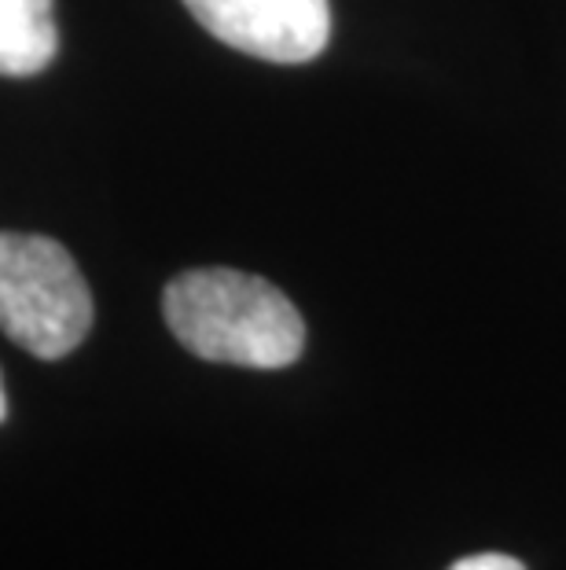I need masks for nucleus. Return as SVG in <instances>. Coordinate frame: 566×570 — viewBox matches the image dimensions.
Wrapping results in <instances>:
<instances>
[{"mask_svg":"<svg viewBox=\"0 0 566 570\" xmlns=\"http://www.w3.org/2000/svg\"><path fill=\"white\" fill-rule=\"evenodd\" d=\"M449 570H526L515 556H504V552H478V556H464L456 560Z\"/></svg>","mask_w":566,"mask_h":570,"instance_id":"5","label":"nucleus"},{"mask_svg":"<svg viewBox=\"0 0 566 570\" xmlns=\"http://www.w3.org/2000/svg\"><path fill=\"white\" fill-rule=\"evenodd\" d=\"M52 0H0V78H33L56 59Z\"/></svg>","mask_w":566,"mask_h":570,"instance_id":"4","label":"nucleus"},{"mask_svg":"<svg viewBox=\"0 0 566 570\" xmlns=\"http://www.w3.org/2000/svg\"><path fill=\"white\" fill-rule=\"evenodd\" d=\"M196 22L236 52L309 63L331 41L328 0H185Z\"/></svg>","mask_w":566,"mask_h":570,"instance_id":"3","label":"nucleus"},{"mask_svg":"<svg viewBox=\"0 0 566 570\" xmlns=\"http://www.w3.org/2000/svg\"><path fill=\"white\" fill-rule=\"evenodd\" d=\"M92 295L63 244L0 233V332L27 354L59 361L86 343Z\"/></svg>","mask_w":566,"mask_h":570,"instance_id":"2","label":"nucleus"},{"mask_svg":"<svg viewBox=\"0 0 566 570\" xmlns=\"http://www.w3.org/2000/svg\"><path fill=\"white\" fill-rule=\"evenodd\" d=\"M8 420V394H4V375H0V423Z\"/></svg>","mask_w":566,"mask_h":570,"instance_id":"6","label":"nucleus"},{"mask_svg":"<svg viewBox=\"0 0 566 570\" xmlns=\"http://www.w3.org/2000/svg\"><path fill=\"white\" fill-rule=\"evenodd\" d=\"M162 313L180 346L218 365L287 368L306 350L295 302L276 284L239 269L180 273L166 287Z\"/></svg>","mask_w":566,"mask_h":570,"instance_id":"1","label":"nucleus"}]
</instances>
